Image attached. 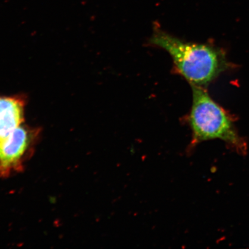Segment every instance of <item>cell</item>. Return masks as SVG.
<instances>
[{"mask_svg":"<svg viewBox=\"0 0 249 249\" xmlns=\"http://www.w3.org/2000/svg\"><path fill=\"white\" fill-rule=\"evenodd\" d=\"M24 103L22 98L0 96V140L1 144L22 124Z\"/></svg>","mask_w":249,"mask_h":249,"instance_id":"4","label":"cell"},{"mask_svg":"<svg viewBox=\"0 0 249 249\" xmlns=\"http://www.w3.org/2000/svg\"><path fill=\"white\" fill-rule=\"evenodd\" d=\"M193 103L188 117L192 132L189 150L199 143L220 139L241 155L247 152V144L235 129L233 120L211 98L203 87L191 86Z\"/></svg>","mask_w":249,"mask_h":249,"instance_id":"2","label":"cell"},{"mask_svg":"<svg viewBox=\"0 0 249 249\" xmlns=\"http://www.w3.org/2000/svg\"><path fill=\"white\" fill-rule=\"evenodd\" d=\"M149 42L169 53L176 72L191 86H207L228 65L223 52L217 47L186 42L159 28Z\"/></svg>","mask_w":249,"mask_h":249,"instance_id":"1","label":"cell"},{"mask_svg":"<svg viewBox=\"0 0 249 249\" xmlns=\"http://www.w3.org/2000/svg\"><path fill=\"white\" fill-rule=\"evenodd\" d=\"M30 142L28 130L20 126L0 146V176H9L21 167V160Z\"/></svg>","mask_w":249,"mask_h":249,"instance_id":"3","label":"cell"},{"mask_svg":"<svg viewBox=\"0 0 249 249\" xmlns=\"http://www.w3.org/2000/svg\"><path fill=\"white\" fill-rule=\"evenodd\" d=\"M1 140H0V146H1Z\"/></svg>","mask_w":249,"mask_h":249,"instance_id":"5","label":"cell"}]
</instances>
